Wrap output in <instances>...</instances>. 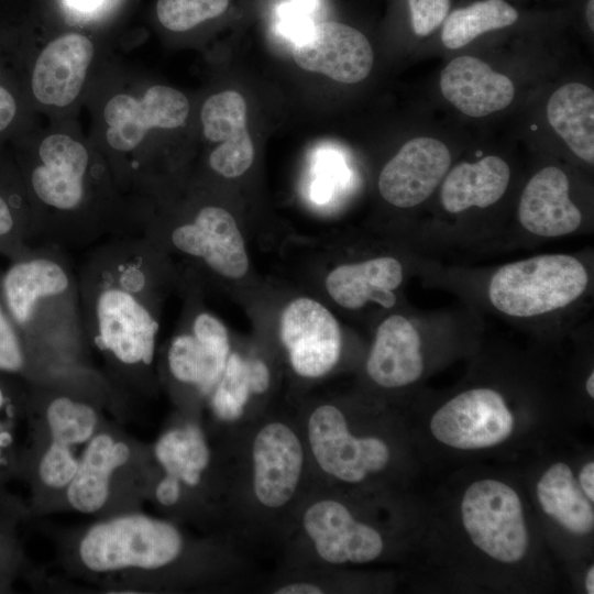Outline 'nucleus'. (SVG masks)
Here are the masks:
<instances>
[{"mask_svg":"<svg viewBox=\"0 0 594 594\" xmlns=\"http://www.w3.org/2000/svg\"><path fill=\"white\" fill-rule=\"evenodd\" d=\"M227 431L215 474L228 538L243 550L278 547L315 485L296 415L266 411Z\"/></svg>","mask_w":594,"mask_h":594,"instance_id":"1","label":"nucleus"},{"mask_svg":"<svg viewBox=\"0 0 594 594\" xmlns=\"http://www.w3.org/2000/svg\"><path fill=\"white\" fill-rule=\"evenodd\" d=\"M295 415L315 484L354 490L389 469L393 449L388 440L359 429L341 404L322 400Z\"/></svg>","mask_w":594,"mask_h":594,"instance_id":"2","label":"nucleus"},{"mask_svg":"<svg viewBox=\"0 0 594 594\" xmlns=\"http://www.w3.org/2000/svg\"><path fill=\"white\" fill-rule=\"evenodd\" d=\"M583 263L572 255L542 254L502 266L488 284V298L498 311L530 318L566 307L588 285Z\"/></svg>","mask_w":594,"mask_h":594,"instance_id":"3","label":"nucleus"},{"mask_svg":"<svg viewBox=\"0 0 594 594\" xmlns=\"http://www.w3.org/2000/svg\"><path fill=\"white\" fill-rule=\"evenodd\" d=\"M185 549L184 535L174 524L133 514L92 526L80 541L79 556L96 572L161 570L182 559Z\"/></svg>","mask_w":594,"mask_h":594,"instance_id":"4","label":"nucleus"},{"mask_svg":"<svg viewBox=\"0 0 594 594\" xmlns=\"http://www.w3.org/2000/svg\"><path fill=\"white\" fill-rule=\"evenodd\" d=\"M136 271L105 283L94 299L96 343L127 365H150L154 359L158 322L140 299L138 288L144 278L133 279Z\"/></svg>","mask_w":594,"mask_h":594,"instance_id":"5","label":"nucleus"},{"mask_svg":"<svg viewBox=\"0 0 594 594\" xmlns=\"http://www.w3.org/2000/svg\"><path fill=\"white\" fill-rule=\"evenodd\" d=\"M461 518L473 544L490 558L509 564L526 556L529 535L521 501L506 483H472L461 501Z\"/></svg>","mask_w":594,"mask_h":594,"instance_id":"6","label":"nucleus"},{"mask_svg":"<svg viewBox=\"0 0 594 594\" xmlns=\"http://www.w3.org/2000/svg\"><path fill=\"white\" fill-rule=\"evenodd\" d=\"M513 429L514 417L504 397L487 387L455 395L430 420V431L439 442L461 450L497 446Z\"/></svg>","mask_w":594,"mask_h":594,"instance_id":"7","label":"nucleus"},{"mask_svg":"<svg viewBox=\"0 0 594 594\" xmlns=\"http://www.w3.org/2000/svg\"><path fill=\"white\" fill-rule=\"evenodd\" d=\"M279 337L293 372L301 378L323 377L340 361V326L317 300L307 297L292 300L280 315Z\"/></svg>","mask_w":594,"mask_h":594,"instance_id":"8","label":"nucleus"},{"mask_svg":"<svg viewBox=\"0 0 594 594\" xmlns=\"http://www.w3.org/2000/svg\"><path fill=\"white\" fill-rule=\"evenodd\" d=\"M296 64L343 84H355L370 74L374 55L366 36L336 21L314 23L293 41Z\"/></svg>","mask_w":594,"mask_h":594,"instance_id":"9","label":"nucleus"},{"mask_svg":"<svg viewBox=\"0 0 594 594\" xmlns=\"http://www.w3.org/2000/svg\"><path fill=\"white\" fill-rule=\"evenodd\" d=\"M189 112L186 96L167 86L148 88L141 99L125 94L112 97L105 107L109 145L121 152L135 148L152 128L174 129Z\"/></svg>","mask_w":594,"mask_h":594,"instance_id":"10","label":"nucleus"},{"mask_svg":"<svg viewBox=\"0 0 594 594\" xmlns=\"http://www.w3.org/2000/svg\"><path fill=\"white\" fill-rule=\"evenodd\" d=\"M450 164V152L442 142L427 136L415 138L383 167L378 190L395 207H415L435 191Z\"/></svg>","mask_w":594,"mask_h":594,"instance_id":"11","label":"nucleus"},{"mask_svg":"<svg viewBox=\"0 0 594 594\" xmlns=\"http://www.w3.org/2000/svg\"><path fill=\"white\" fill-rule=\"evenodd\" d=\"M173 245L201 258L222 277L238 279L249 270V257L241 231L232 215L221 207H204L193 222L174 229Z\"/></svg>","mask_w":594,"mask_h":594,"instance_id":"12","label":"nucleus"},{"mask_svg":"<svg viewBox=\"0 0 594 594\" xmlns=\"http://www.w3.org/2000/svg\"><path fill=\"white\" fill-rule=\"evenodd\" d=\"M230 352L224 324L215 316L201 312L194 320L191 334H178L172 340L167 364L176 381L210 396L222 376Z\"/></svg>","mask_w":594,"mask_h":594,"instance_id":"13","label":"nucleus"},{"mask_svg":"<svg viewBox=\"0 0 594 594\" xmlns=\"http://www.w3.org/2000/svg\"><path fill=\"white\" fill-rule=\"evenodd\" d=\"M42 164L31 174L37 198L61 211L77 209L85 196L89 156L85 146L65 134L45 138L38 147Z\"/></svg>","mask_w":594,"mask_h":594,"instance_id":"14","label":"nucleus"},{"mask_svg":"<svg viewBox=\"0 0 594 594\" xmlns=\"http://www.w3.org/2000/svg\"><path fill=\"white\" fill-rule=\"evenodd\" d=\"M201 121L205 136L212 142H222L209 156L210 167L227 178L244 174L254 160L244 98L234 90L209 97L201 109Z\"/></svg>","mask_w":594,"mask_h":594,"instance_id":"15","label":"nucleus"},{"mask_svg":"<svg viewBox=\"0 0 594 594\" xmlns=\"http://www.w3.org/2000/svg\"><path fill=\"white\" fill-rule=\"evenodd\" d=\"M565 173L548 166L527 183L518 205V220L530 233L557 238L573 233L582 222L580 209L569 197Z\"/></svg>","mask_w":594,"mask_h":594,"instance_id":"16","label":"nucleus"},{"mask_svg":"<svg viewBox=\"0 0 594 594\" xmlns=\"http://www.w3.org/2000/svg\"><path fill=\"white\" fill-rule=\"evenodd\" d=\"M94 46L81 34L70 33L51 42L36 59L32 91L44 103L65 107L80 92Z\"/></svg>","mask_w":594,"mask_h":594,"instance_id":"17","label":"nucleus"},{"mask_svg":"<svg viewBox=\"0 0 594 594\" xmlns=\"http://www.w3.org/2000/svg\"><path fill=\"white\" fill-rule=\"evenodd\" d=\"M421 339L402 315H392L377 328L365 371L383 388H399L418 381L424 372Z\"/></svg>","mask_w":594,"mask_h":594,"instance_id":"18","label":"nucleus"},{"mask_svg":"<svg viewBox=\"0 0 594 594\" xmlns=\"http://www.w3.org/2000/svg\"><path fill=\"white\" fill-rule=\"evenodd\" d=\"M444 98L462 113L481 118L506 108L514 99L513 81L473 56H460L441 72Z\"/></svg>","mask_w":594,"mask_h":594,"instance_id":"19","label":"nucleus"},{"mask_svg":"<svg viewBox=\"0 0 594 594\" xmlns=\"http://www.w3.org/2000/svg\"><path fill=\"white\" fill-rule=\"evenodd\" d=\"M271 386V369L263 359L230 352L222 376L210 395L215 418L230 429L261 417L254 399L265 396Z\"/></svg>","mask_w":594,"mask_h":594,"instance_id":"20","label":"nucleus"},{"mask_svg":"<svg viewBox=\"0 0 594 594\" xmlns=\"http://www.w3.org/2000/svg\"><path fill=\"white\" fill-rule=\"evenodd\" d=\"M404 279L403 265L392 256L342 264L327 276L329 296L342 308L356 310L373 301L384 308L396 304L395 290Z\"/></svg>","mask_w":594,"mask_h":594,"instance_id":"21","label":"nucleus"},{"mask_svg":"<svg viewBox=\"0 0 594 594\" xmlns=\"http://www.w3.org/2000/svg\"><path fill=\"white\" fill-rule=\"evenodd\" d=\"M129 458L130 449L124 442L114 441L107 433L91 438L68 485L69 504L86 514L101 509L109 496L112 473Z\"/></svg>","mask_w":594,"mask_h":594,"instance_id":"22","label":"nucleus"},{"mask_svg":"<svg viewBox=\"0 0 594 594\" xmlns=\"http://www.w3.org/2000/svg\"><path fill=\"white\" fill-rule=\"evenodd\" d=\"M509 180V166L498 156L488 155L475 163H461L443 178L441 204L450 213L471 207H490L503 197Z\"/></svg>","mask_w":594,"mask_h":594,"instance_id":"23","label":"nucleus"},{"mask_svg":"<svg viewBox=\"0 0 594 594\" xmlns=\"http://www.w3.org/2000/svg\"><path fill=\"white\" fill-rule=\"evenodd\" d=\"M69 287L66 268L50 257L16 263L3 278L7 306L19 324H25L32 318L40 299L62 296Z\"/></svg>","mask_w":594,"mask_h":594,"instance_id":"24","label":"nucleus"},{"mask_svg":"<svg viewBox=\"0 0 594 594\" xmlns=\"http://www.w3.org/2000/svg\"><path fill=\"white\" fill-rule=\"evenodd\" d=\"M547 117L553 130L570 150L583 161L594 162V92L580 82L558 88L547 105Z\"/></svg>","mask_w":594,"mask_h":594,"instance_id":"25","label":"nucleus"},{"mask_svg":"<svg viewBox=\"0 0 594 594\" xmlns=\"http://www.w3.org/2000/svg\"><path fill=\"white\" fill-rule=\"evenodd\" d=\"M537 498L542 510L574 535H588L594 528V509L570 466L552 464L537 483Z\"/></svg>","mask_w":594,"mask_h":594,"instance_id":"26","label":"nucleus"},{"mask_svg":"<svg viewBox=\"0 0 594 594\" xmlns=\"http://www.w3.org/2000/svg\"><path fill=\"white\" fill-rule=\"evenodd\" d=\"M154 454L165 474L184 487L196 488L213 468V455L201 428L194 422L175 427L157 440Z\"/></svg>","mask_w":594,"mask_h":594,"instance_id":"27","label":"nucleus"},{"mask_svg":"<svg viewBox=\"0 0 594 594\" xmlns=\"http://www.w3.org/2000/svg\"><path fill=\"white\" fill-rule=\"evenodd\" d=\"M519 11L506 0H479L449 12L441 28V41L455 50L476 37L515 25Z\"/></svg>","mask_w":594,"mask_h":594,"instance_id":"28","label":"nucleus"},{"mask_svg":"<svg viewBox=\"0 0 594 594\" xmlns=\"http://www.w3.org/2000/svg\"><path fill=\"white\" fill-rule=\"evenodd\" d=\"M46 420L53 441L72 447L92 438L98 419L91 406L62 396L48 405Z\"/></svg>","mask_w":594,"mask_h":594,"instance_id":"29","label":"nucleus"},{"mask_svg":"<svg viewBox=\"0 0 594 594\" xmlns=\"http://www.w3.org/2000/svg\"><path fill=\"white\" fill-rule=\"evenodd\" d=\"M228 6L229 0H158L156 13L166 29L182 32L221 15Z\"/></svg>","mask_w":594,"mask_h":594,"instance_id":"30","label":"nucleus"},{"mask_svg":"<svg viewBox=\"0 0 594 594\" xmlns=\"http://www.w3.org/2000/svg\"><path fill=\"white\" fill-rule=\"evenodd\" d=\"M77 468L70 447L53 441L41 459L40 479L51 488H63L69 485Z\"/></svg>","mask_w":594,"mask_h":594,"instance_id":"31","label":"nucleus"},{"mask_svg":"<svg viewBox=\"0 0 594 594\" xmlns=\"http://www.w3.org/2000/svg\"><path fill=\"white\" fill-rule=\"evenodd\" d=\"M413 32L427 36L442 25L450 12V0H406Z\"/></svg>","mask_w":594,"mask_h":594,"instance_id":"32","label":"nucleus"},{"mask_svg":"<svg viewBox=\"0 0 594 594\" xmlns=\"http://www.w3.org/2000/svg\"><path fill=\"white\" fill-rule=\"evenodd\" d=\"M315 7L316 0H292L283 4L278 13L280 31L296 40L315 23L310 19Z\"/></svg>","mask_w":594,"mask_h":594,"instance_id":"33","label":"nucleus"},{"mask_svg":"<svg viewBox=\"0 0 594 594\" xmlns=\"http://www.w3.org/2000/svg\"><path fill=\"white\" fill-rule=\"evenodd\" d=\"M24 356L18 336L0 307V370L18 372Z\"/></svg>","mask_w":594,"mask_h":594,"instance_id":"34","label":"nucleus"},{"mask_svg":"<svg viewBox=\"0 0 594 594\" xmlns=\"http://www.w3.org/2000/svg\"><path fill=\"white\" fill-rule=\"evenodd\" d=\"M183 497V487L179 481L168 474H165L157 483L155 488V498L157 502L166 507L170 508L176 506Z\"/></svg>","mask_w":594,"mask_h":594,"instance_id":"35","label":"nucleus"},{"mask_svg":"<svg viewBox=\"0 0 594 594\" xmlns=\"http://www.w3.org/2000/svg\"><path fill=\"white\" fill-rule=\"evenodd\" d=\"M16 112L15 100L12 95L2 86H0V132L14 119Z\"/></svg>","mask_w":594,"mask_h":594,"instance_id":"36","label":"nucleus"},{"mask_svg":"<svg viewBox=\"0 0 594 594\" xmlns=\"http://www.w3.org/2000/svg\"><path fill=\"white\" fill-rule=\"evenodd\" d=\"M579 485L585 496L594 502V463L590 461L583 465L579 474Z\"/></svg>","mask_w":594,"mask_h":594,"instance_id":"37","label":"nucleus"},{"mask_svg":"<svg viewBox=\"0 0 594 594\" xmlns=\"http://www.w3.org/2000/svg\"><path fill=\"white\" fill-rule=\"evenodd\" d=\"M13 227V217L8 204L0 197V237L8 234Z\"/></svg>","mask_w":594,"mask_h":594,"instance_id":"38","label":"nucleus"},{"mask_svg":"<svg viewBox=\"0 0 594 594\" xmlns=\"http://www.w3.org/2000/svg\"><path fill=\"white\" fill-rule=\"evenodd\" d=\"M103 0H66L67 4L77 12H91L96 10Z\"/></svg>","mask_w":594,"mask_h":594,"instance_id":"39","label":"nucleus"},{"mask_svg":"<svg viewBox=\"0 0 594 594\" xmlns=\"http://www.w3.org/2000/svg\"><path fill=\"white\" fill-rule=\"evenodd\" d=\"M585 587L588 594L594 593V566L591 565L585 576Z\"/></svg>","mask_w":594,"mask_h":594,"instance_id":"40","label":"nucleus"},{"mask_svg":"<svg viewBox=\"0 0 594 594\" xmlns=\"http://www.w3.org/2000/svg\"><path fill=\"white\" fill-rule=\"evenodd\" d=\"M12 435L6 430L0 431V448H7L12 443Z\"/></svg>","mask_w":594,"mask_h":594,"instance_id":"41","label":"nucleus"},{"mask_svg":"<svg viewBox=\"0 0 594 594\" xmlns=\"http://www.w3.org/2000/svg\"><path fill=\"white\" fill-rule=\"evenodd\" d=\"M585 388L588 396L593 398L594 397V373L593 372H591V374L588 375L586 380Z\"/></svg>","mask_w":594,"mask_h":594,"instance_id":"42","label":"nucleus"},{"mask_svg":"<svg viewBox=\"0 0 594 594\" xmlns=\"http://www.w3.org/2000/svg\"><path fill=\"white\" fill-rule=\"evenodd\" d=\"M3 402H4L3 394H2V391L0 389V408L3 405Z\"/></svg>","mask_w":594,"mask_h":594,"instance_id":"43","label":"nucleus"},{"mask_svg":"<svg viewBox=\"0 0 594 594\" xmlns=\"http://www.w3.org/2000/svg\"><path fill=\"white\" fill-rule=\"evenodd\" d=\"M0 460H1V448H0Z\"/></svg>","mask_w":594,"mask_h":594,"instance_id":"44","label":"nucleus"}]
</instances>
